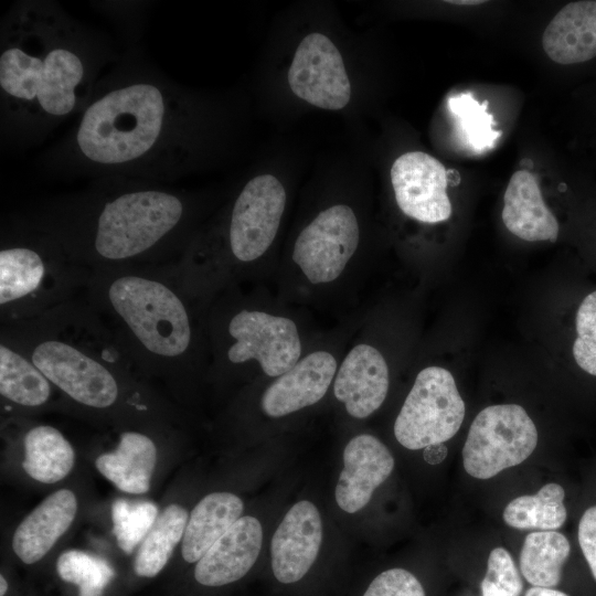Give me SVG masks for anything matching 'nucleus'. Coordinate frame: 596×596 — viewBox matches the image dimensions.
Instances as JSON below:
<instances>
[{
  "label": "nucleus",
  "instance_id": "1",
  "mask_svg": "<svg viewBox=\"0 0 596 596\" xmlns=\"http://www.w3.org/2000/svg\"><path fill=\"white\" fill-rule=\"evenodd\" d=\"M187 200L152 182L117 180L23 214L91 273L158 267L183 255Z\"/></svg>",
  "mask_w": 596,
  "mask_h": 596
},
{
  "label": "nucleus",
  "instance_id": "2",
  "mask_svg": "<svg viewBox=\"0 0 596 596\" xmlns=\"http://www.w3.org/2000/svg\"><path fill=\"white\" fill-rule=\"evenodd\" d=\"M95 56L84 31L56 6L19 4L2 23L4 117L38 131L84 109L93 96Z\"/></svg>",
  "mask_w": 596,
  "mask_h": 596
},
{
  "label": "nucleus",
  "instance_id": "3",
  "mask_svg": "<svg viewBox=\"0 0 596 596\" xmlns=\"http://www.w3.org/2000/svg\"><path fill=\"white\" fill-rule=\"evenodd\" d=\"M0 338L21 350L68 400L87 409L119 406L143 375L84 295L32 319L2 323Z\"/></svg>",
  "mask_w": 596,
  "mask_h": 596
},
{
  "label": "nucleus",
  "instance_id": "4",
  "mask_svg": "<svg viewBox=\"0 0 596 596\" xmlns=\"http://www.w3.org/2000/svg\"><path fill=\"white\" fill-rule=\"evenodd\" d=\"M84 297L143 375L173 384L191 370L196 339L189 297L164 266L94 272Z\"/></svg>",
  "mask_w": 596,
  "mask_h": 596
},
{
  "label": "nucleus",
  "instance_id": "5",
  "mask_svg": "<svg viewBox=\"0 0 596 596\" xmlns=\"http://www.w3.org/2000/svg\"><path fill=\"white\" fill-rule=\"evenodd\" d=\"M173 87L146 77L91 97L73 137L76 158L109 177L149 182L173 171L179 123Z\"/></svg>",
  "mask_w": 596,
  "mask_h": 596
},
{
  "label": "nucleus",
  "instance_id": "6",
  "mask_svg": "<svg viewBox=\"0 0 596 596\" xmlns=\"http://www.w3.org/2000/svg\"><path fill=\"white\" fill-rule=\"evenodd\" d=\"M92 273L51 234L23 216L1 228L0 320L35 318L84 295Z\"/></svg>",
  "mask_w": 596,
  "mask_h": 596
},
{
  "label": "nucleus",
  "instance_id": "7",
  "mask_svg": "<svg viewBox=\"0 0 596 596\" xmlns=\"http://www.w3.org/2000/svg\"><path fill=\"white\" fill-rule=\"evenodd\" d=\"M465 412L453 374L440 366L425 368L395 419V438L412 450L443 444L458 432Z\"/></svg>",
  "mask_w": 596,
  "mask_h": 596
},
{
  "label": "nucleus",
  "instance_id": "8",
  "mask_svg": "<svg viewBox=\"0 0 596 596\" xmlns=\"http://www.w3.org/2000/svg\"><path fill=\"white\" fill-rule=\"evenodd\" d=\"M538 445L536 427L518 404L491 405L472 421L462 448L467 473L489 479L523 462Z\"/></svg>",
  "mask_w": 596,
  "mask_h": 596
},
{
  "label": "nucleus",
  "instance_id": "9",
  "mask_svg": "<svg viewBox=\"0 0 596 596\" xmlns=\"http://www.w3.org/2000/svg\"><path fill=\"white\" fill-rule=\"evenodd\" d=\"M224 333V361L241 365L255 360L268 376L286 373L301 354L297 327L285 317L242 308L228 317Z\"/></svg>",
  "mask_w": 596,
  "mask_h": 596
},
{
  "label": "nucleus",
  "instance_id": "10",
  "mask_svg": "<svg viewBox=\"0 0 596 596\" xmlns=\"http://www.w3.org/2000/svg\"><path fill=\"white\" fill-rule=\"evenodd\" d=\"M286 205V191L272 174L251 179L233 204L227 226L228 252L236 263L258 259L273 243Z\"/></svg>",
  "mask_w": 596,
  "mask_h": 596
},
{
  "label": "nucleus",
  "instance_id": "11",
  "mask_svg": "<svg viewBox=\"0 0 596 596\" xmlns=\"http://www.w3.org/2000/svg\"><path fill=\"white\" fill-rule=\"evenodd\" d=\"M360 231L344 204L321 211L298 235L292 260L312 284L337 279L358 248Z\"/></svg>",
  "mask_w": 596,
  "mask_h": 596
},
{
  "label": "nucleus",
  "instance_id": "12",
  "mask_svg": "<svg viewBox=\"0 0 596 596\" xmlns=\"http://www.w3.org/2000/svg\"><path fill=\"white\" fill-rule=\"evenodd\" d=\"M288 84L297 97L327 110L345 107L351 97L342 56L319 32L308 34L298 45L288 70Z\"/></svg>",
  "mask_w": 596,
  "mask_h": 596
},
{
  "label": "nucleus",
  "instance_id": "13",
  "mask_svg": "<svg viewBox=\"0 0 596 596\" xmlns=\"http://www.w3.org/2000/svg\"><path fill=\"white\" fill-rule=\"evenodd\" d=\"M391 181L396 203L407 216L424 223L450 217L447 171L436 158L422 151L400 156L391 168Z\"/></svg>",
  "mask_w": 596,
  "mask_h": 596
},
{
  "label": "nucleus",
  "instance_id": "14",
  "mask_svg": "<svg viewBox=\"0 0 596 596\" xmlns=\"http://www.w3.org/2000/svg\"><path fill=\"white\" fill-rule=\"evenodd\" d=\"M322 542L321 517L307 500L295 503L285 514L270 543L272 568L284 584L300 581L315 563Z\"/></svg>",
  "mask_w": 596,
  "mask_h": 596
},
{
  "label": "nucleus",
  "instance_id": "15",
  "mask_svg": "<svg viewBox=\"0 0 596 596\" xmlns=\"http://www.w3.org/2000/svg\"><path fill=\"white\" fill-rule=\"evenodd\" d=\"M394 458L376 437L361 434L343 450V469L336 487V501L348 513L364 508L374 492L391 475Z\"/></svg>",
  "mask_w": 596,
  "mask_h": 596
},
{
  "label": "nucleus",
  "instance_id": "16",
  "mask_svg": "<svg viewBox=\"0 0 596 596\" xmlns=\"http://www.w3.org/2000/svg\"><path fill=\"white\" fill-rule=\"evenodd\" d=\"M337 371L334 356L316 351L276 379L263 393L260 407L270 417H281L319 402Z\"/></svg>",
  "mask_w": 596,
  "mask_h": 596
},
{
  "label": "nucleus",
  "instance_id": "17",
  "mask_svg": "<svg viewBox=\"0 0 596 596\" xmlns=\"http://www.w3.org/2000/svg\"><path fill=\"white\" fill-rule=\"evenodd\" d=\"M262 542L259 521L251 515L241 517L196 562V582L217 587L241 579L255 564Z\"/></svg>",
  "mask_w": 596,
  "mask_h": 596
},
{
  "label": "nucleus",
  "instance_id": "18",
  "mask_svg": "<svg viewBox=\"0 0 596 596\" xmlns=\"http://www.w3.org/2000/svg\"><path fill=\"white\" fill-rule=\"evenodd\" d=\"M389 368L381 352L369 344L355 345L344 358L333 383V393L355 418H365L384 402Z\"/></svg>",
  "mask_w": 596,
  "mask_h": 596
},
{
  "label": "nucleus",
  "instance_id": "19",
  "mask_svg": "<svg viewBox=\"0 0 596 596\" xmlns=\"http://www.w3.org/2000/svg\"><path fill=\"white\" fill-rule=\"evenodd\" d=\"M77 512L73 491L60 489L47 496L18 525L12 549L25 564L42 560L68 530Z\"/></svg>",
  "mask_w": 596,
  "mask_h": 596
},
{
  "label": "nucleus",
  "instance_id": "20",
  "mask_svg": "<svg viewBox=\"0 0 596 596\" xmlns=\"http://www.w3.org/2000/svg\"><path fill=\"white\" fill-rule=\"evenodd\" d=\"M542 45L561 65H578L596 58V0L566 3L544 30Z\"/></svg>",
  "mask_w": 596,
  "mask_h": 596
},
{
  "label": "nucleus",
  "instance_id": "21",
  "mask_svg": "<svg viewBox=\"0 0 596 596\" xmlns=\"http://www.w3.org/2000/svg\"><path fill=\"white\" fill-rule=\"evenodd\" d=\"M501 215L505 227L521 240L555 242L557 238V220L543 201L536 177L529 171L512 174Z\"/></svg>",
  "mask_w": 596,
  "mask_h": 596
},
{
  "label": "nucleus",
  "instance_id": "22",
  "mask_svg": "<svg viewBox=\"0 0 596 596\" xmlns=\"http://www.w3.org/2000/svg\"><path fill=\"white\" fill-rule=\"evenodd\" d=\"M157 462V447L145 433L126 430L119 435L115 450L99 455L97 470L119 490L141 494L150 489Z\"/></svg>",
  "mask_w": 596,
  "mask_h": 596
},
{
  "label": "nucleus",
  "instance_id": "23",
  "mask_svg": "<svg viewBox=\"0 0 596 596\" xmlns=\"http://www.w3.org/2000/svg\"><path fill=\"white\" fill-rule=\"evenodd\" d=\"M240 497L231 492H212L191 511L184 530L181 553L188 563L198 562L211 546L241 518Z\"/></svg>",
  "mask_w": 596,
  "mask_h": 596
},
{
  "label": "nucleus",
  "instance_id": "24",
  "mask_svg": "<svg viewBox=\"0 0 596 596\" xmlns=\"http://www.w3.org/2000/svg\"><path fill=\"white\" fill-rule=\"evenodd\" d=\"M51 381L14 344L0 338V394L11 405L41 408L49 404L53 390Z\"/></svg>",
  "mask_w": 596,
  "mask_h": 596
},
{
  "label": "nucleus",
  "instance_id": "25",
  "mask_svg": "<svg viewBox=\"0 0 596 596\" xmlns=\"http://www.w3.org/2000/svg\"><path fill=\"white\" fill-rule=\"evenodd\" d=\"M23 448L24 471L42 483L61 481L71 472L75 462L71 443L51 425L30 427L23 436Z\"/></svg>",
  "mask_w": 596,
  "mask_h": 596
},
{
  "label": "nucleus",
  "instance_id": "26",
  "mask_svg": "<svg viewBox=\"0 0 596 596\" xmlns=\"http://www.w3.org/2000/svg\"><path fill=\"white\" fill-rule=\"evenodd\" d=\"M188 519V511L177 503L161 511L138 547L134 562L137 576L155 577L163 570L183 539Z\"/></svg>",
  "mask_w": 596,
  "mask_h": 596
},
{
  "label": "nucleus",
  "instance_id": "27",
  "mask_svg": "<svg viewBox=\"0 0 596 596\" xmlns=\"http://www.w3.org/2000/svg\"><path fill=\"white\" fill-rule=\"evenodd\" d=\"M570 552L571 545L564 534L557 531L532 532L526 535L520 553L521 573L533 586H556Z\"/></svg>",
  "mask_w": 596,
  "mask_h": 596
},
{
  "label": "nucleus",
  "instance_id": "28",
  "mask_svg": "<svg viewBox=\"0 0 596 596\" xmlns=\"http://www.w3.org/2000/svg\"><path fill=\"white\" fill-rule=\"evenodd\" d=\"M565 491L558 483L544 485L535 494L511 500L503 511L504 522L519 530L555 531L566 520Z\"/></svg>",
  "mask_w": 596,
  "mask_h": 596
},
{
  "label": "nucleus",
  "instance_id": "29",
  "mask_svg": "<svg viewBox=\"0 0 596 596\" xmlns=\"http://www.w3.org/2000/svg\"><path fill=\"white\" fill-rule=\"evenodd\" d=\"M58 576L78 586V596H102L115 576L113 566L103 557L81 550L63 552L56 562Z\"/></svg>",
  "mask_w": 596,
  "mask_h": 596
},
{
  "label": "nucleus",
  "instance_id": "30",
  "mask_svg": "<svg viewBox=\"0 0 596 596\" xmlns=\"http://www.w3.org/2000/svg\"><path fill=\"white\" fill-rule=\"evenodd\" d=\"M158 515L157 505L150 501L115 500L111 504L113 534L120 550L127 554L132 553Z\"/></svg>",
  "mask_w": 596,
  "mask_h": 596
},
{
  "label": "nucleus",
  "instance_id": "31",
  "mask_svg": "<svg viewBox=\"0 0 596 596\" xmlns=\"http://www.w3.org/2000/svg\"><path fill=\"white\" fill-rule=\"evenodd\" d=\"M448 106L469 147L479 152L493 147L501 132L493 129L487 103L480 104L471 94L465 93L451 97Z\"/></svg>",
  "mask_w": 596,
  "mask_h": 596
},
{
  "label": "nucleus",
  "instance_id": "32",
  "mask_svg": "<svg viewBox=\"0 0 596 596\" xmlns=\"http://www.w3.org/2000/svg\"><path fill=\"white\" fill-rule=\"evenodd\" d=\"M575 328L577 337L573 343V356L583 371L596 376V290L581 302Z\"/></svg>",
  "mask_w": 596,
  "mask_h": 596
},
{
  "label": "nucleus",
  "instance_id": "33",
  "mask_svg": "<svg viewBox=\"0 0 596 596\" xmlns=\"http://www.w3.org/2000/svg\"><path fill=\"white\" fill-rule=\"evenodd\" d=\"M522 588V579L510 553L503 547L493 549L481 583L482 596H520Z\"/></svg>",
  "mask_w": 596,
  "mask_h": 596
},
{
  "label": "nucleus",
  "instance_id": "34",
  "mask_svg": "<svg viewBox=\"0 0 596 596\" xmlns=\"http://www.w3.org/2000/svg\"><path fill=\"white\" fill-rule=\"evenodd\" d=\"M363 596H426L419 581L403 568H391L379 574Z\"/></svg>",
  "mask_w": 596,
  "mask_h": 596
},
{
  "label": "nucleus",
  "instance_id": "35",
  "mask_svg": "<svg viewBox=\"0 0 596 596\" xmlns=\"http://www.w3.org/2000/svg\"><path fill=\"white\" fill-rule=\"evenodd\" d=\"M578 543L596 581V505L588 508L579 520Z\"/></svg>",
  "mask_w": 596,
  "mask_h": 596
},
{
  "label": "nucleus",
  "instance_id": "36",
  "mask_svg": "<svg viewBox=\"0 0 596 596\" xmlns=\"http://www.w3.org/2000/svg\"><path fill=\"white\" fill-rule=\"evenodd\" d=\"M447 447L444 444H434L424 448L423 458L429 465H438L447 456Z\"/></svg>",
  "mask_w": 596,
  "mask_h": 596
},
{
  "label": "nucleus",
  "instance_id": "37",
  "mask_svg": "<svg viewBox=\"0 0 596 596\" xmlns=\"http://www.w3.org/2000/svg\"><path fill=\"white\" fill-rule=\"evenodd\" d=\"M525 596H568V595L557 589L533 586L526 590Z\"/></svg>",
  "mask_w": 596,
  "mask_h": 596
},
{
  "label": "nucleus",
  "instance_id": "38",
  "mask_svg": "<svg viewBox=\"0 0 596 596\" xmlns=\"http://www.w3.org/2000/svg\"><path fill=\"white\" fill-rule=\"evenodd\" d=\"M447 3H450V4H457V6H476V4H480V3H483V1H477V0H465V1H446Z\"/></svg>",
  "mask_w": 596,
  "mask_h": 596
},
{
  "label": "nucleus",
  "instance_id": "39",
  "mask_svg": "<svg viewBox=\"0 0 596 596\" xmlns=\"http://www.w3.org/2000/svg\"><path fill=\"white\" fill-rule=\"evenodd\" d=\"M8 590V582L3 575L0 576V596H4Z\"/></svg>",
  "mask_w": 596,
  "mask_h": 596
}]
</instances>
